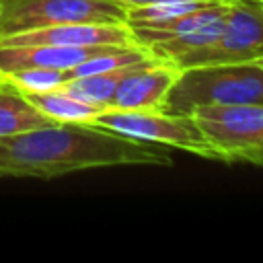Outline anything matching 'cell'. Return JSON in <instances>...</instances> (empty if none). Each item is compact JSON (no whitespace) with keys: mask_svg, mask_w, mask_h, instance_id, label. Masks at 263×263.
Returning <instances> with one entry per match:
<instances>
[{"mask_svg":"<svg viewBox=\"0 0 263 263\" xmlns=\"http://www.w3.org/2000/svg\"><path fill=\"white\" fill-rule=\"evenodd\" d=\"M90 125L105 127L109 132L160 144L164 148H177L191 152L201 158L218 160L214 148L201 134L199 125L191 115H171L160 109L146 111H123V109H105L95 115Z\"/></svg>","mask_w":263,"mask_h":263,"instance_id":"obj_5","label":"cell"},{"mask_svg":"<svg viewBox=\"0 0 263 263\" xmlns=\"http://www.w3.org/2000/svg\"><path fill=\"white\" fill-rule=\"evenodd\" d=\"M242 62H263V0H230L224 10L220 35L205 47L168 64L181 70L203 64Z\"/></svg>","mask_w":263,"mask_h":263,"instance_id":"obj_4","label":"cell"},{"mask_svg":"<svg viewBox=\"0 0 263 263\" xmlns=\"http://www.w3.org/2000/svg\"><path fill=\"white\" fill-rule=\"evenodd\" d=\"M226 4L228 2H203L195 8H189L185 12L173 14L162 21H140V23H125V25L129 27L132 37L138 45L150 47L158 41L187 35L222 21Z\"/></svg>","mask_w":263,"mask_h":263,"instance_id":"obj_10","label":"cell"},{"mask_svg":"<svg viewBox=\"0 0 263 263\" xmlns=\"http://www.w3.org/2000/svg\"><path fill=\"white\" fill-rule=\"evenodd\" d=\"M214 2H230V0H214Z\"/></svg>","mask_w":263,"mask_h":263,"instance_id":"obj_15","label":"cell"},{"mask_svg":"<svg viewBox=\"0 0 263 263\" xmlns=\"http://www.w3.org/2000/svg\"><path fill=\"white\" fill-rule=\"evenodd\" d=\"M0 45H64V47H95V45H136L125 23H66L53 27L31 29L0 39Z\"/></svg>","mask_w":263,"mask_h":263,"instance_id":"obj_7","label":"cell"},{"mask_svg":"<svg viewBox=\"0 0 263 263\" xmlns=\"http://www.w3.org/2000/svg\"><path fill=\"white\" fill-rule=\"evenodd\" d=\"M203 105H263V62L181 68L160 111L191 115Z\"/></svg>","mask_w":263,"mask_h":263,"instance_id":"obj_2","label":"cell"},{"mask_svg":"<svg viewBox=\"0 0 263 263\" xmlns=\"http://www.w3.org/2000/svg\"><path fill=\"white\" fill-rule=\"evenodd\" d=\"M158 62V60H156ZM152 64V62H150ZM146 66V64H142ZM134 68H140V66H125V68H117V70H109V72H99V74H88V76H78V78H72L68 80L64 86L66 92L90 103V105H97L101 109H109L111 107V99L115 95V88L117 84L123 80V76L127 72H132Z\"/></svg>","mask_w":263,"mask_h":263,"instance_id":"obj_13","label":"cell"},{"mask_svg":"<svg viewBox=\"0 0 263 263\" xmlns=\"http://www.w3.org/2000/svg\"><path fill=\"white\" fill-rule=\"evenodd\" d=\"M23 95L33 107H37L43 115H47L55 123H88L95 115L105 111L97 105H90L66 92L64 88H53L45 92H23Z\"/></svg>","mask_w":263,"mask_h":263,"instance_id":"obj_11","label":"cell"},{"mask_svg":"<svg viewBox=\"0 0 263 263\" xmlns=\"http://www.w3.org/2000/svg\"><path fill=\"white\" fill-rule=\"evenodd\" d=\"M117 45L95 47H64V45H0V74L25 68H55L68 70L84 60L103 53Z\"/></svg>","mask_w":263,"mask_h":263,"instance_id":"obj_9","label":"cell"},{"mask_svg":"<svg viewBox=\"0 0 263 263\" xmlns=\"http://www.w3.org/2000/svg\"><path fill=\"white\" fill-rule=\"evenodd\" d=\"M51 123L55 121L33 107L23 92L0 84V136L31 132Z\"/></svg>","mask_w":263,"mask_h":263,"instance_id":"obj_12","label":"cell"},{"mask_svg":"<svg viewBox=\"0 0 263 263\" xmlns=\"http://www.w3.org/2000/svg\"><path fill=\"white\" fill-rule=\"evenodd\" d=\"M177 68L168 62H152L140 68H134L117 84L109 109L123 111H146L160 109L162 101L177 78Z\"/></svg>","mask_w":263,"mask_h":263,"instance_id":"obj_8","label":"cell"},{"mask_svg":"<svg viewBox=\"0 0 263 263\" xmlns=\"http://www.w3.org/2000/svg\"><path fill=\"white\" fill-rule=\"evenodd\" d=\"M68 82L66 70L55 68H25L0 74V84L10 86L18 92H45L60 88Z\"/></svg>","mask_w":263,"mask_h":263,"instance_id":"obj_14","label":"cell"},{"mask_svg":"<svg viewBox=\"0 0 263 263\" xmlns=\"http://www.w3.org/2000/svg\"><path fill=\"white\" fill-rule=\"evenodd\" d=\"M117 0H0V39L66 23H125Z\"/></svg>","mask_w":263,"mask_h":263,"instance_id":"obj_6","label":"cell"},{"mask_svg":"<svg viewBox=\"0 0 263 263\" xmlns=\"http://www.w3.org/2000/svg\"><path fill=\"white\" fill-rule=\"evenodd\" d=\"M191 117L218 160L263 166V105H203Z\"/></svg>","mask_w":263,"mask_h":263,"instance_id":"obj_3","label":"cell"},{"mask_svg":"<svg viewBox=\"0 0 263 263\" xmlns=\"http://www.w3.org/2000/svg\"><path fill=\"white\" fill-rule=\"evenodd\" d=\"M171 164L164 146L90 123H51L0 136V177L53 179L88 168Z\"/></svg>","mask_w":263,"mask_h":263,"instance_id":"obj_1","label":"cell"}]
</instances>
